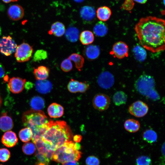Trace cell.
I'll list each match as a JSON object with an SVG mask.
<instances>
[{"instance_id":"1","label":"cell","mask_w":165,"mask_h":165,"mask_svg":"<svg viewBox=\"0 0 165 165\" xmlns=\"http://www.w3.org/2000/svg\"><path fill=\"white\" fill-rule=\"evenodd\" d=\"M165 23L164 20L156 17L141 18L135 28L141 45L153 53L164 50Z\"/></svg>"},{"instance_id":"2","label":"cell","mask_w":165,"mask_h":165,"mask_svg":"<svg viewBox=\"0 0 165 165\" xmlns=\"http://www.w3.org/2000/svg\"><path fill=\"white\" fill-rule=\"evenodd\" d=\"M72 137V131L66 122L50 120L41 139L48 150L54 151L66 142L70 141Z\"/></svg>"},{"instance_id":"3","label":"cell","mask_w":165,"mask_h":165,"mask_svg":"<svg viewBox=\"0 0 165 165\" xmlns=\"http://www.w3.org/2000/svg\"><path fill=\"white\" fill-rule=\"evenodd\" d=\"M22 119L24 125L30 128L33 132L32 141L42 138L49 121L43 111L33 110L24 112Z\"/></svg>"},{"instance_id":"4","label":"cell","mask_w":165,"mask_h":165,"mask_svg":"<svg viewBox=\"0 0 165 165\" xmlns=\"http://www.w3.org/2000/svg\"><path fill=\"white\" fill-rule=\"evenodd\" d=\"M80 148L79 143L71 141H67L54 151L51 160L62 164L77 161L81 157L82 153L79 150Z\"/></svg>"},{"instance_id":"5","label":"cell","mask_w":165,"mask_h":165,"mask_svg":"<svg viewBox=\"0 0 165 165\" xmlns=\"http://www.w3.org/2000/svg\"><path fill=\"white\" fill-rule=\"evenodd\" d=\"M137 90L141 94L146 96L154 90L155 81L151 76L144 75L141 76L135 84Z\"/></svg>"},{"instance_id":"6","label":"cell","mask_w":165,"mask_h":165,"mask_svg":"<svg viewBox=\"0 0 165 165\" xmlns=\"http://www.w3.org/2000/svg\"><path fill=\"white\" fill-rule=\"evenodd\" d=\"M15 52V56L16 61L19 62H23L30 59L33 49L28 44L24 42L17 46Z\"/></svg>"},{"instance_id":"7","label":"cell","mask_w":165,"mask_h":165,"mask_svg":"<svg viewBox=\"0 0 165 165\" xmlns=\"http://www.w3.org/2000/svg\"><path fill=\"white\" fill-rule=\"evenodd\" d=\"M17 45L10 36H3L0 38V53L2 54L9 56L14 53Z\"/></svg>"},{"instance_id":"8","label":"cell","mask_w":165,"mask_h":165,"mask_svg":"<svg viewBox=\"0 0 165 165\" xmlns=\"http://www.w3.org/2000/svg\"><path fill=\"white\" fill-rule=\"evenodd\" d=\"M149 109L148 105L141 101L133 103L129 108V111L132 115L137 117H141L145 116Z\"/></svg>"},{"instance_id":"9","label":"cell","mask_w":165,"mask_h":165,"mask_svg":"<svg viewBox=\"0 0 165 165\" xmlns=\"http://www.w3.org/2000/svg\"><path fill=\"white\" fill-rule=\"evenodd\" d=\"M110 102L109 97L107 95L99 94L94 97L92 104L94 108L100 111H103L108 108Z\"/></svg>"},{"instance_id":"10","label":"cell","mask_w":165,"mask_h":165,"mask_svg":"<svg viewBox=\"0 0 165 165\" xmlns=\"http://www.w3.org/2000/svg\"><path fill=\"white\" fill-rule=\"evenodd\" d=\"M128 50V46L125 42L119 41L113 45L112 53L118 58L122 59L127 57Z\"/></svg>"},{"instance_id":"11","label":"cell","mask_w":165,"mask_h":165,"mask_svg":"<svg viewBox=\"0 0 165 165\" xmlns=\"http://www.w3.org/2000/svg\"><path fill=\"white\" fill-rule=\"evenodd\" d=\"M114 78L112 75L108 72L101 73L99 76L97 80L99 86L104 89H108L113 85Z\"/></svg>"},{"instance_id":"12","label":"cell","mask_w":165,"mask_h":165,"mask_svg":"<svg viewBox=\"0 0 165 165\" xmlns=\"http://www.w3.org/2000/svg\"><path fill=\"white\" fill-rule=\"evenodd\" d=\"M26 80L19 77H13L11 78L9 82L8 87L12 93L18 94L23 90Z\"/></svg>"},{"instance_id":"13","label":"cell","mask_w":165,"mask_h":165,"mask_svg":"<svg viewBox=\"0 0 165 165\" xmlns=\"http://www.w3.org/2000/svg\"><path fill=\"white\" fill-rule=\"evenodd\" d=\"M8 14L9 17L14 20H20L23 17L24 11L20 6L14 4L8 8Z\"/></svg>"},{"instance_id":"14","label":"cell","mask_w":165,"mask_h":165,"mask_svg":"<svg viewBox=\"0 0 165 165\" xmlns=\"http://www.w3.org/2000/svg\"><path fill=\"white\" fill-rule=\"evenodd\" d=\"M18 141L16 134L12 131L6 132L2 137L1 142L5 146L11 148L15 146Z\"/></svg>"},{"instance_id":"15","label":"cell","mask_w":165,"mask_h":165,"mask_svg":"<svg viewBox=\"0 0 165 165\" xmlns=\"http://www.w3.org/2000/svg\"><path fill=\"white\" fill-rule=\"evenodd\" d=\"M35 88L39 93L45 94L51 91L52 85L51 82L48 80H38L35 83Z\"/></svg>"},{"instance_id":"16","label":"cell","mask_w":165,"mask_h":165,"mask_svg":"<svg viewBox=\"0 0 165 165\" xmlns=\"http://www.w3.org/2000/svg\"><path fill=\"white\" fill-rule=\"evenodd\" d=\"M84 55L89 60H94L99 55L100 50L97 45H90L86 47L84 50Z\"/></svg>"},{"instance_id":"17","label":"cell","mask_w":165,"mask_h":165,"mask_svg":"<svg viewBox=\"0 0 165 165\" xmlns=\"http://www.w3.org/2000/svg\"><path fill=\"white\" fill-rule=\"evenodd\" d=\"M65 32V27L62 23L57 21L53 23L48 33L50 35L60 37L64 34Z\"/></svg>"},{"instance_id":"18","label":"cell","mask_w":165,"mask_h":165,"mask_svg":"<svg viewBox=\"0 0 165 165\" xmlns=\"http://www.w3.org/2000/svg\"><path fill=\"white\" fill-rule=\"evenodd\" d=\"M80 15L82 18L86 21H91L95 16V11L94 8L85 6L82 7L80 9Z\"/></svg>"},{"instance_id":"19","label":"cell","mask_w":165,"mask_h":165,"mask_svg":"<svg viewBox=\"0 0 165 165\" xmlns=\"http://www.w3.org/2000/svg\"><path fill=\"white\" fill-rule=\"evenodd\" d=\"M13 127V122L10 117L4 113L0 117V129L3 131H8Z\"/></svg>"},{"instance_id":"20","label":"cell","mask_w":165,"mask_h":165,"mask_svg":"<svg viewBox=\"0 0 165 165\" xmlns=\"http://www.w3.org/2000/svg\"><path fill=\"white\" fill-rule=\"evenodd\" d=\"M34 74L37 80L46 79L49 77L50 73L49 69L44 66H40L34 69Z\"/></svg>"},{"instance_id":"21","label":"cell","mask_w":165,"mask_h":165,"mask_svg":"<svg viewBox=\"0 0 165 165\" xmlns=\"http://www.w3.org/2000/svg\"><path fill=\"white\" fill-rule=\"evenodd\" d=\"M124 126L125 129L130 133L136 132L139 130L140 125L139 122L134 119H128L124 122Z\"/></svg>"},{"instance_id":"22","label":"cell","mask_w":165,"mask_h":165,"mask_svg":"<svg viewBox=\"0 0 165 165\" xmlns=\"http://www.w3.org/2000/svg\"><path fill=\"white\" fill-rule=\"evenodd\" d=\"M97 16L101 21H105L109 18L111 15V11L109 8L106 6L99 7L97 9Z\"/></svg>"},{"instance_id":"23","label":"cell","mask_w":165,"mask_h":165,"mask_svg":"<svg viewBox=\"0 0 165 165\" xmlns=\"http://www.w3.org/2000/svg\"><path fill=\"white\" fill-rule=\"evenodd\" d=\"M65 36L67 40L70 42H75L78 39L79 31L75 27L69 28L65 32Z\"/></svg>"},{"instance_id":"24","label":"cell","mask_w":165,"mask_h":165,"mask_svg":"<svg viewBox=\"0 0 165 165\" xmlns=\"http://www.w3.org/2000/svg\"><path fill=\"white\" fill-rule=\"evenodd\" d=\"M79 40L82 44L83 45H87L91 44L94 40V34L90 31H84L80 35Z\"/></svg>"},{"instance_id":"25","label":"cell","mask_w":165,"mask_h":165,"mask_svg":"<svg viewBox=\"0 0 165 165\" xmlns=\"http://www.w3.org/2000/svg\"><path fill=\"white\" fill-rule=\"evenodd\" d=\"M30 105L32 110L40 111L45 107L44 99L40 96H37L33 97L30 101Z\"/></svg>"},{"instance_id":"26","label":"cell","mask_w":165,"mask_h":165,"mask_svg":"<svg viewBox=\"0 0 165 165\" xmlns=\"http://www.w3.org/2000/svg\"><path fill=\"white\" fill-rule=\"evenodd\" d=\"M112 99L115 105L119 106L126 103L127 100V96L124 92L118 91L115 93Z\"/></svg>"},{"instance_id":"27","label":"cell","mask_w":165,"mask_h":165,"mask_svg":"<svg viewBox=\"0 0 165 165\" xmlns=\"http://www.w3.org/2000/svg\"><path fill=\"white\" fill-rule=\"evenodd\" d=\"M93 31L95 34L97 36L103 37L107 33L108 28L104 22L100 21L95 24L93 28Z\"/></svg>"},{"instance_id":"28","label":"cell","mask_w":165,"mask_h":165,"mask_svg":"<svg viewBox=\"0 0 165 165\" xmlns=\"http://www.w3.org/2000/svg\"><path fill=\"white\" fill-rule=\"evenodd\" d=\"M33 132L29 127H26L21 130L19 133V137L23 142H27L32 138Z\"/></svg>"},{"instance_id":"29","label":"cell","mask_w":165,"mask_h":165,"mask_svg":"<svg viewBox=\"0 0 165 165\" xmlns=\"http://www.w3.org/2000/svg\"><path fill=\"white\" fill-rule=\"evenodd\" d=\"M68 58L74 62L76 68L80 71L84 63L83 57L78 53H73L69 56Z\"/></svg>"},{"instance_id":"30","label":"cell","mask_w":165,"mask_h":165,"mask_svg":"<svg viewBox=\"0 0 165 165\" xmlns=\"http://www.w3.org/2000/svg\"><path fill=\"white\" fill-rule=\"evenodd\" d=\"M133 51L137 60L140 61L145 60L146 57V53L143 48L139 45H136L134 48Z\"/></svg>"},{"instance_id":"31","label":"cell","mask_w":165,"mask_h":165,"mask_svg":"<svg viewBox=\"0 0 165 165\" xmlns=\"http://www.w3.org/2000/svg\"><path fill=\"white\" fill-rule=\"evenodd\" d=\"M142 137L144 140L150 143L155 142L157 138L156 133L151 129H148L144 131Z\"/></svg>"},{"instance_id":"32","label":"cell","mask_w":165,"mask_h":165,"mask_svg":"<svg viewBox=\"0 0 165 165\" xmlns=\"http://www.w3.org/2000/svg\"><path fill=\"white\" fill-rule=\"evenodd\" d=\"M22 149L23 152L27 155H31L34 153L36 150L34 144L31 142H27L23 145Z\"/></svg>"},{"instance_id":"33","label":"cell","mask_w":165,"mask_h":165,"mask_svg":"<svg viewBox=\"0 0 165 165\" xmlns=\"http://www.w3.org/2000/svg\"><path fill=\"white\" fill-rule=\"evenodd\" d=\"M48 57V53L46 51L42 50H37L34 53L33 60L35 62L39 61L46 59Z\"/></svg>"},{"instance_id":"34","label":"cell","mask_w":165,"mask_h":165,"mask_svg":"<svg viewBox=\"0 0 165 165\" xmlns=\"http://www.w3.org/2000/svg\"><path fill=\"white\" fill-rule=\"evenodd\" d=\"M36 156L37 161L35 165H49L50 160L44 154L37 151Z\"/></svg>"},{"instance_id":"35","label":"cell","mask_w":165,"mask_h":165,"mask_svg":"<svg viewBox=\"0 0 165 165\" xmlns=\"http://www.w3.org/2000/svg\"><path fill=\"white\" fill-rule=\"evenodd\" d=\"M80 83V82L79 81L71 79L67 86L68 90L72 93L78 92Z\"/></svg>"},{"instance_id":"36","label":"cell","mask_w":165,"mask_h":165,"mask_svg":"<svg viewBox=\"0 0 165 165\" xmlns=\"http://www.w3.org/2000/svg\"><path fill=\"white\" fill-rule=\"evenodd\" d=\"M72 65L71 60L68 58L64 60L61 64V68L65 72H68L72 68Z\"/></svg>"},{"instance_id":"37","label":"cell","mask_w":165,"mask_h":165,"mask_svg":"<svg viewBox=\"0 0 165 165\" xmlns=\"http://www.w3.org/2000/svg\"><path fill=\"white\" fill-rule=\"evenodd\" d=\"M136 165H152L151 159L147 156H141L137 158Z\"/></svg>"},{"instance_id":"38","label":"cell","mask_w":165,"mask_h":165,"mask_svg":"<svg viewBox=\"0 0 165 165\" xmlns=\"http://www.w3.org/2000/svg\"><path fill=\"white\" fill-rule=\"evenodd\" d=\"M10 157L9 151L6 148L0 149V161L5 162L9 160Z\"/></svg>"},{"instance_id":"39","label":"cell","mask_w":165,"mask_h":165,"mask_svg":"<svg viewBox=\"0 0 165 165\" xmlns=\"http://www.w3.org/2000/svg\"><path fill=\"white\" fill-rule=\"evenodd\" d=\"M57 104L56 103H52L48 108V114L51 118H57Z\"/></svg>"},{"instance_id":"40","label":"cell","mask_w":165,"mask_h":165,"mask_svg":"<svg viewBox=\"0 0 165 165\" xmlns=\"http://www.w3.org/2000/svg\"><path fill=\"white\" fill-rule=\"evenodd\" d=\"M87 165H99L100 161L97 158L94 156L88 157L86 161Z\"/></svg>"},{"instance_id":"41","label":"cell","mask_w":165,"mask_h":165,"mask_svg":"<svg viewBox=\"0 0 165 165\" xmlns=\"http://www.w3.org/2000/svg\"><path fill=\"white\" fill-rule=\"evenodd\" d=\"M146 97L153 100H156L160 98L159 95L155 89L151 91Z\"/></svg>"},{"instance_id":"42","label":"cell","mask_w":165,"mask_h":165,"mask_svg":"<svg viewBox=\"0 0 165 165\" xmlns=\"http://www.w3.org/2000/svg\"><path fill=\"white\" fill-rule=\"evenodd\" d=\"M89 86V85L86 82H80L79 92L82 93L85 92Z\"/></svg>"},{"instance_id":"43","label":"cell","mask_w":165,"mask_h":165,"mask_svg":"<svg viewBox=\"0 0 165 165\" xmlns=\"http://www.w3.org/2000/svg\"><path fill=\"white\" fill-rule=\"evenodd\" d=\"M64 108L61 105L57 104V118L61 117L63 115Z\"/></svg>"},{"instance_id":"44","label":"cell","mask_w":165,"mask_h":165,"mask_svg":"<svg viewBox=\"0 0 165 165\" xmlns=\"http://www.w3.org/2000/svg\"><path fill=\"white\" fill-rule=\"evenodd\" d=\"M5 73L4 68L2 64L0 63V79L4 77Z\"/></svg>"},{"instance_id":"45","label":"cell","mask_w":165,"mask_h":165,"mask_svg":"<svg viewBox=\"0 0 165 165\" xmlns=\"http://www.w3.org/2000/svg\"><path fill=\"white\" fill-rule=\"evenodd\" d=\"M82 139V136L79 135H75L73 138V140L74 141L76 142H79Z\"/></svg>"},{"instance_id":"46","label":"cell","mask_w":165,"mask_h":165,"mask_svg":"<svg viewBox=\"0 0 165 165\" xmlns=\"http://www.w3.org/2000/svg\"><path fill=\"white\" fill-rule=\"evenodd\" d=\"M63 165H79L77 161H71L67 162L62 164Z\"/></svg>"},{"instance_id":"47","label":"cell","mask_w":165,"mask_h":165,"mask_svg":"<svg viewBox=\"0 0 165 165\" xmlns=\"http://www.w3.org/2000/svg\"><path fill=\"white\" fill-rule=\"evenodd\" d=\"M134 1L141 4H144L147 1V0H134Z\"/></svg>"},{"instance_id":"48","label":"cell","mask_w":165,"mask_h":165,"mask_svg":"<svg viewBox=\"0 0 165 165\" xmlns=\"http://www.w3.org/2000/svg\"><path fill=\"white\" fill-rule=\"evenodd\" d=\"M5 3H8L13 1V0H2Z\"/></svg>"},{"instance_id":"49","label":"cell","mask_w":165,"mask_h":165,"mask_svg":"<svg viewBox=\"0 0 165 165\" xmlns=\"http://www.w3.org/2000/svg\"><path fill=\"white\" fill-rule=\"evenodd\" d=\"M74 0L77 2H82L84 0Z\"/></svg>"},{"instance_id":"50","label":"cell","mask_w":165,"mask_h":165,"mask_svg":"<svg viewBox=\"0 0 165 165\" xmlns=\"http://www.w3.org/2000/svg\"><path fill=\"white\" fill-rule=\"evenodd\" d=\"M1 103H2V100H1V98L0 95V107L1 105Z\"/></svg>"},{"instance_id":"51","label":"cell","mask_w":165,"mask_h":165,"mask_svg":"<svg viewBox=\"0 0 165 165\" xmlns=\"http://www.w3.org/2000/svg\"><path fill=\"white\" fill-rule=\"evenodd\" d=\"M1 34V29L0 28V35Z\"/></svg>"},{"instance_id":"52","label":"cell","mask_w":165,"mask_h":165,"mask_svg":"<svg viewBox=\"0 0 165 165\" xmlns=\"http://www.w3.org/2000/svg\"><path fill=\"white\" fill-rule=\"evenodd\" d=\"M0 165H2V164H0Z\"/></svg>"}]
</instances>
